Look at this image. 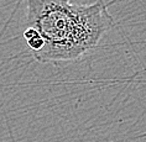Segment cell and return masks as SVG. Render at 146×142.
<instances>
[{
    "label": "cell",
    "mask_w": 146,
    "mask_h": 142,
    "mask_svg": "<svg viewBox=\"0 0 146 142\" xmlns=\"http://www.w3.org/2000/svg\"><path fill=\"white\" fill-rule=\"evenodd\" d=\"M26 25L45 38V46L32 53L40 62L74 61L99 43L114 25L103 0L90 5L71 0H26Z\"/></svg>",
    "instance_id": "obj_1"
},
{
    "label": "cell",
    "mask_w": 146,
    "mask_h": 142,
    "mask_svg": "<svg viewBox=\"0 0 146 142\" xmlns=\"http://www.w3.org/2000/svg\"><path fill=\"white\" fill-rule=\"evenodd\" d=\"M24 38L26 40V43L32 53L38 52V51L42 50L43 46H45V38H43L42 35L34 27H27L26 30H25Z\"/></svg>",
    "instance_id": "obj_2"
}]
</instances>
